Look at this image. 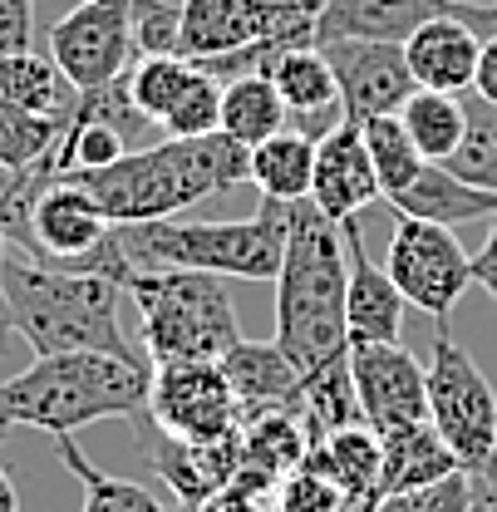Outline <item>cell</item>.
Wrapping results in <instances>:
<instances>
[{"label": "cell", "instance_id": "6da1fadb", "mask_svg": "<svg viewBox=\"0 0 497 512\" xmlns=\"http://www.w3.org/2000/svg\"><path fill=\"white\" fill-rule=\"evenodd\" d=\"M64 183L89 192L114 227H133L178 217L202 197L251 183V148L227 138L222 128L202 138H163L153 148H128L104 168H79Z\"/></svg>", "mask_w": 497, "mask_h": 512}, {"label": "cell", "instance_id": "7a4b0ae2", "mask_svg": "<svg viewBox=\"0 0 497 512\" xmlns=\"http://www.w3.org/2000/svg\"><path fill=\"white\" fill-rule=\"evenodd\" d=\"M345 276H350V256H345L340 222H330L311 197H301L276 271V335H271L291 355L301 380L350 360Z\"/></svg>", "mask_w": 497, "mask_h": 512}, {"label": "cell", "instance_id": "3957f363", "mask_svg": "<svg viewBox=\"0 0 497 512\" xmlns=\"http://www.w3.org/2000/svg\"><path fill=\"white\" fill-rule=\"evenodd\" d=\"M0 291H5L10 330H15L35 355L104 350V355L143 360V355L128 345L124 325H119L124 286H119L114 276L45 266V261H35L30 252L10 247L5 261H0Z\"/></svg>", "mask_w": 497, "mask_h": 512}, {"label": "cell", "instance_id": "277c9868", "mask_svg": "<svg viewBox=\"0 0 497 512\" xmlns=\"http://www.w3.org/2000/svg\"><path fill=\"white\" fill-rule=\"evenodd\" d=\"M148 360H124L104 350L35 355L30 370L0 380V434L45 429L74 434L99 419H138L148 409Z\"/></svg>", "mask_w": 497, "mask_h": 512}, {"label": "cell", "instance_id": "5b68a950", "mask_svg": "<svg viewBox=\"0 0 497 512\" xmlns=\"http://www.w3.org/2000/svg\"><path fill=\"white\" fill-rule=\"evenodd\" d=\"M296 222V202L261 197V207L237 222H133L114 227L133 271H212L242 281H276L286 237Z\"/></svg>", "mask_w": 497, "mask_h": 512}, {"label": "cell", "instance_id": "8992f818", "mask_svg": "<svg viewBox=\"0 0 497 512\" xmlns=\"http://www.w3.org/2000/svg\"><path fill=\"white\" fill-rule=\"evenodd\" d=\"M124 296L143 316L148 365L222 360L242 340L237 306L212 271H128Z\"/></svg>", "mask_w": 497, "mask_h": 512}, {"label": "cell", "instance_id": "52a82bcc", "mask_svg": "<svg viewBox=\"0 0 497 512\" xmlns=\"http://www.w3.org/2000/svg\"><path fill=\"white\" fill-rule=\"evenodd\" d=\"M434 355L424 365L429 384V424L453 448L463 473H483L497 444V389L473 365V355L448 335V320H434Z\"/></svg>", "mask_w": 497, "mask_h": 512}, {"label": "cell", "instance_id": "ba28073f", "mask_svg": "<svg viewBox=\"0 0 497 512\" xmlns=\"http://www.w3.org/2000/svg\"><path fill=\"white\" fill-rule=\"evenodd\" d=\"M311 0H183V60H212L247 45H315Z\"/></svg>", "mask_w": 497, "mask_h": 512}, {"label": "cell", "instance_id": "9c48e42d", "mask_svg": "<svg viewBox=\"0 0 497 512\" xmlns=\"http://www.w3.org/2000/svg\"><path fill=\"white\" fill-rule=\"evenodd\" d=\"M153 429L173 434V439H232L242 429V409L232 380L222 370V360H173V365H153L148 380V409Z\"/></svg>", "mask_w": 497, "mask_h": 512}, {"label": "cell", "instance_id": "30bf717a", "mask_svg": "<svg viewBox=\"0 0 497 512\" xmlns=\"http://www.w3.org/2000/svg\"><path fill=\"white\" fill-rule=\"evenodd\" d=\"M384 271L394 276L409 306H419L434 320L453 316L458 296L473 286V256L463 252L453 227L419 222V217H399L389 252H384Z\"/></svg>", "mask_w": 497, "mask_h": 512}, {"label": "cell", "instance_id": "8fae6325", "mask_svg": "<svg viewBox=\"0 0 497 512\" xmlns=\"http://www.w3.org/2000/svg\"><path fill=\"white\" fill-rule=\"evenodd\" d=\"M133 0H79L50 30V60L74 89H99L133 64Z\"/></svg>", "mask_w": 497, "mask_h": 512}, {"label": "cell", "instance_id": "7c38bea8", "mask_svg": "<svg viewBox=\"0 0 497 512\" xmlns=\"http://www.w3.org/2000/svg\"><path fill=\"white\" fill-rule=\"evenodd\" d=\"M350 384L360 399V419L374 434L429 419L424 365L399 340H350Z\"/></svg>", "mask_w": 497, "mask_h": 512}, {"label": "cell", "instance_id": "4fadbf2b", "mask_svg": "<svg viewBox=\"0 0 497 512\" xmlns=\"http://www.w3.org/2000/svg\"><path fill=\"white\" fill-rule=\"evenodd\" d=\"M325 60L340 79V104L350 124H365L374 114H399L409 104V94L419 89L404 45H374V40H330L320 45Z\"/></svg>", "mask_w": 497, "mask_h": 512}, {"label": "cell", "instance_id": "5bb4252c", "mask_svg": "<svg viewBox=\"0 0 497 512\" xmlns=\"http://www.w3.org/2000/svg\"><path fill=\"white\" fill-rule=\"evenodd\" d=\"M311 202L330 217V222H350L365 207L384 202L379 192V173L370 163L365 133L360 124H335L320 143H315V178H311Z\"/></svg>", "mask_w": 497, "mask_h": 512}, {"label": "cell", "instance_id": "9a60e30c", "mask_svg": "<svg viewBox=\"0 0 497 512\" xmlns=\"http://www.w3.org/2000/svg\"><path fill=\"white\" fill-rule=\"evenodd\" d=\"M340 237H345V256H350V276H345V330H350V340H399L404 306H409L404 291L365 252L360 217L340 222Z\"/></svg>", "mask_w": 497, "mask_h": 512}, {"label": "cell", "instance_id": "2e32d148", "mask_svg": "<svg viewBox=\"0 0 497 512\" xmlns=\"http://www.w3.org/2000/svg\"><path fill=\"white\" fill-rule=\"evenodd\" d=\"M222 370L232 380L242 424L266 419V414H301V370L291 365V355L276 340H237L222 355Z\"/></svg>", "mask_w": 497, "mask_h": 512}, {"label": "cell", "instance_id": "e0dca14e", "mask_svg": "<svg viewBox=\"0 0 497 512\" xmlns=\"http://www.w3.org/2000/svg\"><path fill=\"white\" fill-rule=\"evenodd\" d=\"M266 74H271V84H276L286 114L296 119V128H301L306 138L320 143L335 124H345L340 79H335V69H330L320 45H291V50H281L276 60L266 64Z\"/></svg>", "mask_w": 497, "mask_h": 512}, {"label": "cell", "instance_id": "ac0fdd59", "mask_svg": "<svg viewBox=\"0 0 497 512\" xmlns=\"http://www.w3.org/2000/svg\"><path fill=\"white\" fill-rule=\"evenodd\" d=\"M148 463L153 473L173 488L178 508L197 512L207 498H217L232 478H237V434L232 439H212V444H197V439H173L163 429L148 434Z\"/></svg>", "mask_w": 497, "mask_h": 512}, {"label": "cell", "instance_id": "d6986e66", "mask_svg": "<svg viewBox=\"0 0 497 512\" xmlns=\"http://www.w3.org/2000/svg\"><path fill=\"white\" fill-rule=\"evenodd\" d=\"M458 10L453 0H320L315 10V45L330 40H374V45H404L419 25L434 15Z\"/></svg>", "mask_w": 497, "mask_h": 512}, {"label": "cell", "instance_id": "ffe728a7", "mask_svg": "<svg viewBox=\"0 0 497 512\" xmlns=\"http://www.w3.org/2000/svg\"><path fill=\"white\" fill-rule=\"evenodd\" d=\"M478 50H483V35L458 15H434L429 25H419L409 40H404V60L419 89H438V94H468L473 89V74H478Z\"/></svg>", "mask_w": 497, "mask_h": 512}, {"label": "cell", "instance_id": "44dd1931", "mask_svg": "<svg viewBox=\"0 0 497 512\" xmlns=\"http://www.w3.org/2000/svg\"><path fill=\"white\" fill-rule=\"evenodd\" d=\"M448 473H458V458L429 419L379 434V498L419 493L429 483H443Z\"/></svg>", "mask_w": 497, "mask_h": 512}, {"label": "cell", "instance_id": "7402d4cb", "mask_svg": "<svg viewBox=\"0 0 497 512\" xmlns=\"http://www.w3.org/2000/svg\"><path fill=\"white\" fill-rule=\"evenodd\" d=\"M384 207H394L399 217H419V222H438V227H463V222H483L497 217V192L473 188L458 173H448L443 163H424L419 178L409 188L389 192Z\"/></svg>", "mask_w": 497, "mask_h": 512}, {"label": "cell", "instance_id": "603a6c76", "mask_svg": "<svg viewBox=\"0 0 497 512\" xmlns=\"http://www.w3.org/2000/svg\"><path fill=\"white\" fill-rule=\"evenodd\" d=\"M306 463L320 468L330 483H340L350 512H374L379 508V434L370 424H345L311 439Z\"/></svg>", "mask_w": 497, "mask_h": 512}, {"label": "cell", "instance_id": "cb8c5ba5", "mask_svg": "<svg viewBox=\"0 0 497 512\" xmlns=\"http://www.w3.org/2000/svg\"><path fill=\"white\" fill-rule=\"evenodd\" d=\"M0 104L25 109V114H45V119H69L79 104V89L64 79V69L50 55L20 50L0 60Z\"/></svg>", "mask_w": 497, "mask_h": 512}, {"label": "cell", "instance_id": "d4e9b609", "mask_svg": "<svg viewBox=\"0 0 497 512\" xmlns=\"http://www.w3.org/2000/svg\"><path fill=\"white\" fill-rule=\"evenodd\" d=\"M311 178L315 138H306L301 128H281V133H271L251 148V183L261 188V197L301 202V197H311Z\"/></svg>", "mask_w": 497, "mask_h": 512}, {"label": "cell", "instance_id": "484cf974", "mask_svg": "<svg viewBox=\"0 0 497 512\" xmlns=\"http://www.w3.org/2000/svg\"><path fill=\"white\" fill-rule=\"evenodd\" d=\"M311 453V429L301 414H266L237 429V463L266 478H286L291 468H301Z\"/></svg>", "mask_w": 497, "mask_h": 512}, {"label": "cell", "instance_id": "4316f807", "mask_svg": "<svg viewBox=\"0 0 497 512\" xmlns=\"http://www.w3.org/2000/svg\"><path fill=\"white\" fill-rule=\"evenodd\" d=\"M286 104L271 84V74H242V79H227L222 84V133L256 148L261 138L281 133L286 128Z\"/></svg>", "mask_w": 497, "mask_h": 512}, {"label": "cell", "instance_id": "83f0119b", "mask_svg": "<svg viewBox=\"0 0 497 512\" xmlns=\"http://www.w3.org/2000/svg\"><path fill=\"white\" fill-rule=\"evenodd\" d=\"M399 119L409 128L414 148L429 158V163H448L453 148L463 143V128H468V109H463V94H438V89H414L409 104L399 109Z\"/></svg>", "mask_w": 497, "mask_h": 512}, {"label": "cell", "instance_id": "f1b7e54d", "mask_svg": "<svg viewBox=\"0 0 497 512\" xmlns=\"http://www.w3.org/2000/svg\"><path fill=\"white\" fill-rule=\"evenodd\" d=\"M55 448H60V463L84 488V508L79 512H187V508H163L143 483H128V478H114V473L94 468L84 458V448L74 444V434H55Z\"/></svg>", "mask_w": 497, "mask_h": 512}, {"label": "cell", "instance_id": "f546056e", "mask_svg": "<svg viewBox=\"0 0 497 512\" xmlns=\"http://www.w3.org/2000/svg\"><path fill=\"white\" fill-rule=\"evenodd\" d=\"M124 74L138 114L148 124H163L173 114V104L187 94V84L197 79V64L183 60V55H148V60H133Z\"/></svg>", "mask_w": 497, "mask_h": 512}, {"label": "cell", "instance_id": "4dcf8cb0", "mask_svg": "<svg viewBox=\"0 0 497 512\" xmlns=\"http://www.w3.org/2000/svg\"><path fill=\"white\" fill-rule=\"evenodd\" d=\"M463 109H468V128H463V143L453 148V158L443 163L448 173H458L463 183L473 188L497 192V104H488L483 94H463Z\"/></svg>", "mask_w": 497, "mask_h": 512}, {"label": "cell", "instance_id": "1f68e13d", "mask_svg": "<svg viewBox=\"0 0 497 512\" xmlns=\"http://www.w3.org/2000/svg\"><path fill=\"white\" fill-rule=\"evenodd\" d=\"M360 133H365V148H370V163H374V173H379V192L384 197L409 188L419 178V168L429 163L414 148V138H409V128H404L399 114H374V119L360 124Z\"/></svg>", "mask_w": 497, "mask_h": 512}, {"label": "cell", "instance_id": "d6a6232c", "mask_svg": "<svg viewBox=\"0 0 497 512\" xmlns=\"http://www.w3.org/2000/svg\"><path fill=\"white\" fill-rule=\"evenodd\" d=\"M69 119H45V114H25V109H10L0 104V168L5 173H35L55 143Z\"/></svg>", "mask_w": 497, "mask_h": 512}, {"label": "cell", "instance_id": "836d02e7", "mask_svg": "<svg viewBox=\"0 0 497 512\" xmlns=\"http://www.w3.org/2000/svg\"><path fill=\"white\" fill-rule=\"evenodd\" d=\"M133 60H148V55H178V40H183V5L173 0H133Z\"/></svg>", "mask_w": 497, "mask_h": 512}, {"label": "cell", "instance_id": "e575fe53", "mask_svg": "<svg viewBox=\"0 0 497 512\" xmlns=\"http://www.w3.org/2000/svg\"><path fill=\"white\" fill-rule=\"evenodd\" d=\"M271 512H350V503H345L340 483H330L320 468L301 463V468H291V473L276 483Z\"/></svg>", "mask_w": 497, "mask_h": 512}, {"label": "cell", "instance_id": "d590c367", "mask_svg": "<svg viewBox=\"0 0 497 512\" xmlns=\"http://www.w3.org/2000/svg\"><path fill=\"white\" fill-rule=\"evenodd\" d=\"M158 128H168V138H202L222 128V84L212 74L197 69V79L187 84V94L173 104V114Z\"/></svg>", "mask_w": 497, "mask_h": 512}, {"label": "cell", "instance_id": "8d00e7d4", "mask_svg": "<svg viewBox=\"0 0 497 512\" xmlns=\"http://www.w3.org/2000/svg\"><path fill=\"white\" fill-rule=\"evenodd\" d=\"M374 512H473V473H448L443 483H429L419 493H399V498H379Z\"/></svg>", "mask_w": 497, "mask_h": 512}, {"label": "cell", "instance_id": "74e56055", "mask_svg": "<svg viewBox=\"0 0 497 512\" xmlns=\"http://www.w3.org/2000/svg\"><path fill=\"white\" fill-rule=\"evenodd\" d=\"M271 493H276V478L237 468V478L217 498H207L197 512H271Z\"/></svg>", "mask_w": 497, "mask_h": 512}, {"label": "cell", "instance_id": "f35d334b", "mask_svg": "<svg viewBox=\"0 0 497 512\" xmlns=\"http://www.w3.org/2000/svg\"><path fill=\"white\" fill-rule=\"evenodd\" d=\"M35 35V0H0V60L30 50Z\"/></svg>", "mask_w": 497, "mask_h": 512}, {"label": "cell", "instance_id": "ab89813d", "mask_svg": "<svg viewBox=\"0 0 497 512\" xmlns=\"http://www.w3.org/2000/svg\"><path fill=\"white\" fill-rule=\"evenodd\" d=\"M473 94H483L488 104H497V30L483 35V50H478V74H473Z\"/></svg>", "mask_w": 497, "mask_h": 512}, {"label": "cell", "instance_id": "60d3db41", "mask_svg": "<svg viewBox=\"0 0 497 512\" xmlns=\"http://www.w3.org/2000/svg\"><path fill=\"white\" fill-rule=\"evenodd\" d=\"M473 281L488 291L497 301V217H493V232H488V242H483V252L473 256Z\"/></svg>", "mask_w": 497, "mask_h": 512}, {"label": "cell", "instance_id": "b9f144b4", "mask_svg": "<svg viewBox=\"0 0 497 512\" xmlns=\"http://www.w3.org/2000/svg\"><path fill=\"white\" fill-rule=\"evenodd\" d=\"M10 252V202H5V192H0V261ZM15 330H10V311H5V291H0V345L10 340Z\"/></svg>", "mask_w": 497, "mask_h": 512}, {"label": "cell", "instance_id": "7bdbcfd3", "mask_svg": "<svg viewBox=\"0 0 497 512\" xmlns=\"http://www.w3.org/2000/svg\"><path fill=\"white\" fill-rule=\"evenodd\" d=\"M458 15H463L478 35H493L497 30V5H458Z\"/></svg>", "mask_w": 497, "mask_h": 512}, {"label": "cell", "instance_id": "ee69618b", "mask_svg": "<svg viewBox=\"0 0 497 512\" xmlns=\"http://www.w3.org/2000/svg\"><path fill=\"white\" fill-rule=\"evenodd\" d=\"M453 5H497V0H453Z\"/></svg>", "mask_w": 497, "mask_h": 512}, {"label": "cell", "instance_id": "f6af8a7d", "mask_svg": "<svg viewBox=\"0 0 497 512\" xmlns=\"http://www.w3.org/2000/svg\"><path fill=\"white\" fill-rule=\"evenodd\" d=\"M0 512H20V508H0Z\"/></svg>", "mask_w": 497, "mask_h": 512}, {"label": "cell", "instance_id": "bcb514c9", "mask_svg": "<svg viewBox=\"0 0 497 512\" xmlns=\"http://www.w3.org/2000/svg\"><path fill=\"white\" fill-rule=\"evenodd\" d=\"M493 458H497V444H493Z\"/></svg>", "mask_w": 497, "mask_h": 512}, {"label": "cell", "instance_id": "7dc6e473", "mask_svg": "<svg viewBox=\"0 0 497 512\" xmlns=\"http://www.w3.org/2000/svg\"><path fill=\"white\" fill-rule=\"evenodd\" d=\"M311 5H320V0H311Z\"/></svg>", "mask_w": 497, "mask_h": 512}]
</instances>
